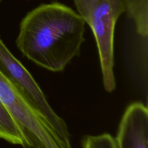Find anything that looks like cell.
Wrapping results in <instances>:
<instances>
[{"label": "cell", "instance_id": "9", "mask_svg": "<svg viewBox=\"0 0 148 148\" xmlns=\"http://www.w3.org/2000/svg\"><path fill=\"white\" fill-rule=\"evenodd\" d=\"M23 148H34V147H30V146H23Z\"/></svg>", "mask_w": 148, "mask_h": 148}, {"label": "cell", "instance_id": "1", "mask_svg": "<svg viewBox=\"0 0 148 148\" xmlns=\"http://www.w3.org/2000/svg\"><path fill=\"white\" fill-rule=\"evenodd\" d=\"M85 24L79 13L63 3H42L21 21L16 46L36 65L60 72L80 55Z\"/></svg>", "mask_w": 148, "mask_h": 148}, {"label": "cell", "instance_id": "10", "mask_svg": "<svg viewBox=\"0 0 148 148\" xmlns=\"http://www.w3.org/2000/svg\"><path fill=\"white\" fill-rule=\"evenodd\" d=\"M1 1H2V0H0V2H1Z\"/></svg>", "mask_w": 148, "mask_h": 148}, {"label": "cell", "instance_id": "5", "mask_svg": "<svg viewBox=\"0 0 148 148\" xmlns=\"http://www.w3.org/2000/svg\"><path fill=\"white\" fill-rule=\"evenodd\" d=\"M114 139L117 148H148L147 105L135 102L127 108Z\"/></svg>", "mask_w": 148, "mask_h": 148}, {"label": "cell", "instance_id": "6", "mask_svg": "<svg viewBox=\"0 0 148 148\" xmlns=\"http://www.w3.org/2000/svg\"><path fill=\"white\" fill-rule=\"evenodd\" d=\"M129 18L134 22L137 34L147 40L148 35V0H122Z\"/></svg>", "mask_w": 148, "mask_h": 148}, {"label": "cell", "instance_id": "4", "mask_svg": "<svg viewBox=\"0 0 148 148\" xmlns=\"http://www.w3.org/2000/svg\"><path fill=\"white\" fill-rule=\"evenodd\" d=\"M0 99L11 114L27 145L39 146L50 138L53 129L47 119L31 105L1 73Z\"/></svg>", "mask_w": 148, "mask_h": 148}, {"label": "cell", "instance_id": "8", "mask_svg": "<svg viewBox=\"0 0 148 148\" xmlns=\"http://www.w3.org/2000/svg\"><path fill=\"white\" fill-rule=\"evenodd\" d=\"M82 148H117L114 138L109 134L88 135L82 140Z\"/></svg>", "mask_w": 148, "mask_h": 148}, {"label": "cell", "instance_id": "3", "mask_svg": "<svg viewBox=\"0 0 148 148\" xmlns=\"http://www.w3.org/2000/svg\"><path fill=\"white\" fill-rule=\"evenodd\" d=\"M0 73L8 82L50 122L61 138L71 144L65 121L52 109L45 94L28 70L10 53L0 39Z\"/></svg>", "mask_w": 148, "mask_h": 148}, {"label": "cell", "instance_id": "7", "mask_svg": "<svg viewBox=\"0 0 148 148\" xmlns=\"http://www.w3.org/2000/svg\"><path fill=\"white\" fill-rule=\"evenodd\" d=\"M0 138L12 144L24 146L21 131L11 114L0 99Z\"/></svg>", "mask_w": 148, "mask_h": 148}, {"label": "cell", "instance_id": "2", "mask_svg": "<svg viewBox=\"0 0 148 148\" xmlns=\"http://www.w3.org/2000/svg\"><path fill=\"white\" fill-rule=\"evenodd\" d=\"M78 13L90 27L98 48L103 86L116 88L113 73L114 33L119 17L125 12L122 0H73Z\"/></svg>", "mask_w": 148, "mask_h": 148}]
</instances>
